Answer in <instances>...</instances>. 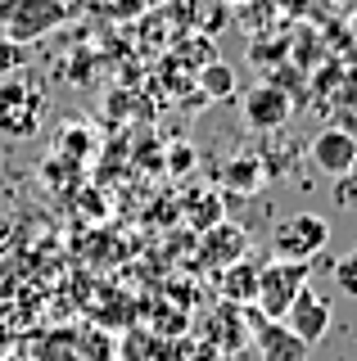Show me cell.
Returning a JSON list of instances; mask_svg holds the SVG:
<instances>
[{"instance_id": "cell-4", "label": "cell", "mask_w": 357, "mask_h": 361, "mask_svg": "<svg viewBox=\"0 0 357 361\" xmlns=\"http://www.w3.org/2000/svg\"><path fill=\"white\" fill-rule=\"evenodd\" d=\"M326 244H330V226L317 212H289L272 226V248L285 262H312Z\"/></svg>"}, {"instance_id": "cell-10", "label": "cell", "mask_w": 357, "mask_h": 361, "mask_svg": "<svg viewBox=\"0 0 357 361\" xmlns=\"http://www.w3.org/2000/svg\"><path fill=\"white\" fill-rule=\"evenodd\" d=\"M258 267L253 257H240L236 267H226V276H222V298L231 302V307H249L253 298H258Z\"/></svg>"}, {"instance_id": "cell-7", "label": "cell", "mask_w": 357, "mask_h": 361, "mask_svg": "<svg viewBox=\"0 0 357 361\" xmlns=\"http://www.w3.org/2000/svg\"><path fill=\"white\" fill-rule=\"evenodd\" d=\"M289 122V95L281 86H267L258 82L244 95V127H253V131H281Z\"/></svg>"}, {"instance_id": "cell-6", "label": "cell", "mask_w": 357, "mask_h": 361, "mask_svg": "<svg viewBox=\"0 0 357 361\" xmlns=\"http://www.w3.org/2000/svg\"><path fill=\"white\" fill-rule=\"evenodd\" d=\"M285 325L303 338L308 348H317L321 338L330 334V302L321 298L312 285H303V289H298V298L289 302V312H285Z\"/></svg>"}, {"instance_id": "cell-16", "label": "cell", "mask_w": 357, "mask_h": 361, "mask_svg": "<svg viewBox=\"0 0 357 361\" xmlns=\"http://www.w3.org/2000/svg\"><path fill=\"white\" fill-rule=\"evenodd\" d=\"M145 5H150V0H109V14H118V18H136Z\"/></svg>"}, {"instance_id": "cell-11", "label": "cell", "mask_w": 357, "mask_h": 361, "mask_svg": "<svg viewBox=\"0 0 357 361\" xmlns=\"http://www.w3.org/2000/svg\"><path fill=\"white\" fill-rule=\"evenodd\" d=\"M222 180H226L231 195H258L262 180H267V163H262V158H253V154H240V158H231V163H226Z\"/></svg>"}, {"instance_id": "cell-15", "label": "cell", "mask_w": 357, "mask_h": 361, "mask_svg": "<svg viewBox=\"0 0 357 361\" xmlns=\"http://www.w3.org/2000/svg\"><path fill=\"white\" fill-rule=\"evenodd\" d=\"M330 195H334V203H339L344 212H357V172H344V176H334Z\"/></svg>"}, {"instance_id": "cell-13", "label": "cell", "mask_w": 357, "mask_h": 361, "mask_svg": "<svg viewBox=\"0 0 357 361\" xmlns=\"http://www.w3.org/2000/svg\"><path fill=\"white\" fill-rule=\"evenodd\" d=\"M28 68V45L0 37V82H9V77H18Z\"/></svg>"}, {"instance_id": "cell-12", "label": "cell", "mask_w": 357, "mask_h": 361, "mask_svg": "<svg viewBox=\"0 0 357 361\" xmlns=\"http://www.w3.org/2000/svg\"><path fill=\"white\" fill-rule=\"evenodd\" d=\"M199 82H204L208 99H231V95H236V73H231L226 63H208L204 73H199Z\"/></svg>"}, {"instance_id": "cell-3", "label": "cell", "mask_w": 357, "mask_h": 361, "mask_svg": "<svg viewBox=\"0 0 357 361\" xmlns=\"http://www.w3.org/2000/svg\"><path fill=\"white\" fill-rule=\"evenodd\" d=\"M308 285V262H285V257H272V262L258 267V307L267 321H285L289 302L298 298V289Z\"/></svg>"}, {"instance_id": "cell-17", "label": "cell", "mask_w": 357, "mask_h": 361, "mask_svg": "<svg viewBox=\"0 0 357 361\" xmlns=\"http://www.w3.org/2000/svg\"><path fill=\"white\" fill-rule=\"evenodd\" d=\"M353 172H357V163H353Z\"/></svg>"}, {"instance_id": "cell-2", "label": "cell", "mask_w": 357, "mask_h": 361, "mask_svg": "<svg viewBox=\"0 0 357 361\" xmlns=\"http://www.w3.org/2000/svg\"><path fill=\"white\" fill-rule=\"evenodd\" d=\"M41 118H46V90L32 77L18 73L9 82H0V135L28 140V135L41 131Z\"/></svg>"}, {"instance_id": "cell-5", "label": "cell", "mask_w": 357, "mask_h": 361, "mask_svg": "<svg viewBox=\"0 0 357 361\" xmlns=\"http://www.w3.org/2000/svg\"><path fill=\"white\" fill-rule=\"evenodd\" d=\"M249 334H253V348H258L262 361H308L312 357V348L285 321H267L258 307L249 312Z\"/></svg>"}, {"instance_id": "cell-8", "label": "cell", "mask_w": 357, "mask_h": 361, "mask_svg": "<svg viewBox=\"0 0 357 361\" xmlns=\"http://www.w3.org/2000/svg\"><path fill=\"white\" fill-rule=\"evenodd\" d=\"M312 163H317V172H326L330 180L334 176H344V172H353V163H357V140L344 127H326L312 140Z\"/></svg>"}, {"instance_id": "cell-9", "label": "cell", "mask_w": 357, "mask_h": 361, "mask_svg": "<svg viewBox=\"0 0 357 361\" xmlns=\"http://www.w3.org/2000/svg\"><path fill=\"white\" fill-rule=\"evenodd\" d=\"M240 257H249V231L240 221H217L204 231V262L208 267H236Z\"/></svg>"}, {"instance_id": "cell-14", "label": "cell", "mask_w": 357, "mask_h": 361, "mask_svg": "<svg viewBox=\"0 0 357 361\" xmlns=\"http://www.w3.org/2000/svg\"><path fill=\"white\" fill-rule=\"evenodd\" d=\"M334 285H339V293L357 298V248H353V253H344L339 262H334Z\"/></svg>"}, {"instance_id": "cell-1", "label": "cell", "mask_w": 357, "mask_h": 361, "mask_svg": "<svg viewBox=\"0 0 357 361\" xmlns=\"http://www.w3.org/2000/svg\"><path fill=\"white\" fill-rule=\"evenodd\" d=\"M73 18L68 0H0V37L32 45Z\"/></svg>"}]
</instances>
